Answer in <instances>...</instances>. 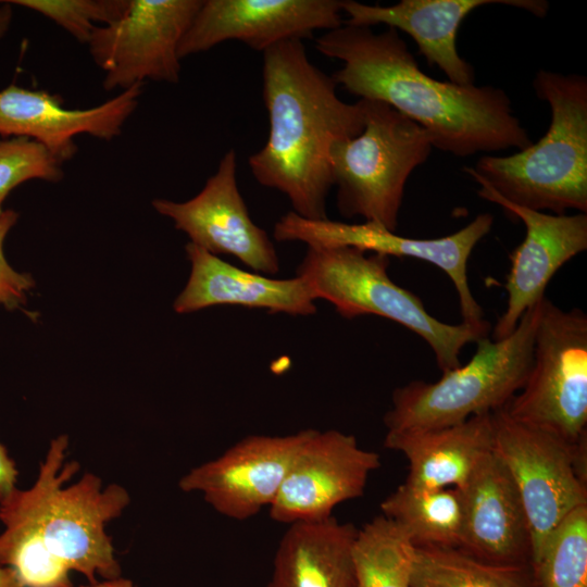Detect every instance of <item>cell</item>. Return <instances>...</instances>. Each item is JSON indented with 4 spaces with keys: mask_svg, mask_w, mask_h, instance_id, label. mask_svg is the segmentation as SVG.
Instances as JSON below:
<instances>
[{
    "mask_svg": "<svg viewBox=\"0 0 587 587\" xmlns=\"http://www.w3.org/2000/svg\"><path fill=\"white\" fill-rule=\"evenodd\" d=\"M315 49L342 62L332 75L337 85L405 115L428 133L433 148L469 157L533 143L504 90L429 77L392 27L375 33L342 23L317 37Z\"/></svg>",
    "mask_w": 587,
    "mask_h": 587,
    "instance_id": "cell-1",
    "label": "cell"
},
{
    "mask_svg": "<svg viewBox=\"0 0 587 587\" xmlns=\"http://www.w3.org/2000/svg\"><path fill=\"white\" fill-rule=\"evenodd\" d=\"M68 437L51 440L37 478L0 503V565L11 567L24 587H74L70 573L89 584L121 576L107 524L129 504L127 490L86 473L65 485L78 470L66 461Z\"/></svg>",
    "mask_w": 587,
    "mask_h": 587,
    "instance_id": "cell-2",
    "label": "cell"
},
{
    "mask_svg": "<svg viewBox=\"0 0 587 587\" xmlns=\"http://www.w3.org/2000/svg\"><path fill=\"white\" fill-rule=\"evenodd\" d=\"M262 53L270 132L265 145L249 157L251 173L262 186L283 192L298 215L328 218L329 147L362 133V100H341L332 75L309 60L301 40L283 41Z\"/></svg>",
    "mask_w": 587,
    "mask_h": 587,
    "instance_id": "cell-3",
    "label": "cell"
},
{
    "mask_svg": "<svg viewBox=\"0 0 587 587\" xmlns=\"http://www.w3.org/2000/svg\"><path fill=\"white\" fill-rule=\"evenodd\" d=\"M533 87L551 109L546 134L511 155H483L464 172L513 204L552 214L569 210L586 214V76L540 70Z\"/></svg>",
    "mask_w": 587,
    "mask_h": 587,
    "instance_id": "cell-4",
    "label": "cell"
},
{
    "mask_svg": "<svg viewBox=\"0 0 587 587\" xmlns=\"http://www.w3.org/2000/svg\"><path fill=\"white\" fill-rule=\"evenodd\" d=\"M539 304L523 314L508 337L478 339L473 357L465 364L444 372L438 380H412L396 388L392 405L384 416L387 432L452 426L504 408L527 379Z\"/></svg>",
    "mask_w": 587,
    "mask_h": 587,
    "instance_id": "cell-5",
    "label": "cell"
},
{
    "mask_svg": "<svg viewBox=\"0 0 587 587\" xmlns=\"http://www.w3.org/2000/svg\"><path fill=\"white\" fill-rule=\"evenodd\" d=\"M388 265L389 257L353 247H308L297 276L316 300L330 302L342 317L374 314L394 321L430 347L442 373L458 367L462 349L488 336L489 322L476 326L439 321L416 295L389 277Z\"/></svg>",
    "mask_w": 587,
    "mask_h": 587,
    "instance_id": "cell-6",
    "label": "cell"
},
{
    "mask_svg": "<svg viewBox=\"0 0 587 587\" xmlns=\"http://www.w3.org/2000/svg\"><path fill=\"white\" fill-rule=\"evenodd\" d=\"M364 129L353 138L329 147L337 208L347 218L396 232L407 180L429 157L428 133L390 105L361 99Z\"/></svg>",
    "mask_w": 587,
    "mask_h": 587,
    "instance_id": "cell-7",
    "label": "cell"
},
{
    "mask_svg": "<svg viewBox=\"0 0 587 587\" xmlns=\"http://www.w3.org/2000/svg\"><path fill=\"white\" fill-rule=\"evenodd\" d=\"M505 405L515 420L586 449L587 315L547 297L539 304L533 361L523 388Z\"/></svg>",
    "mask_w": 587,
    "mask_h": 587,
    "instance_id": "cell-8",
    "label": "cell"
},
{
    "mask_svg": "<svg viewBox=\"0 0 587 587\" xmlns=\"http://www.w3.org/2000/svg\"><path fill=\"white\" fill-rule=\"evenodd\" d=\"M494 453L508 470L532 534V563L561 520L587 504L586 449L513 419L505 407L492 412Z\"/></svg>",
    "mask_w": 587,
    "mask_h": 587,
    "instance_id": "cell-9",
    "label": "cell"
},
{
    "mask_svg": "<svg viewBox=\"0 0 587 587\" xmlns=\"http://www.w3.org/2000/svg\"><path fill=\"white\" fill-rule=\"evenodd\" d=\"M203 0H129L121 18L93 29L90 54L104 72L105 90L145 80L176 84L178 47Z\"/></svg>",
    "mask_w": 587,
    "mask_h": 587,
    "instance_id": "cell-10",
    "label": "cell"
},
{
    "mask_svg": "<svg viewBox=\"0 0 587 587\" xmlns=\"http://www.w3.org/2000/svg\"><path fill=\"white\" fill-rule=\"evenodd\" d=\"M489 213L475 216L466 226L439 238H410L377 224L310 220L288 212L274 225L277 241H300L308 247H353L387 257L414 258L439 267L450 278L459 297L462 323L483 325L484 311L474 298L467 277V263L475 246L490 232Z\"/></svg>",
    "mask_w": 587,
    "mask_h": 587,
    "instance_id": "cell-11",
    "label": "cell"
},
{
    "mask_svg": "<svg viewBox=\"0 0 587 587\" xmlns=\"http://www.w3.org/2000/svg\"><path fill=\"white\" fill-rule=\"evenodd\" d=\"M379 466L378 453L361 448L353 435L309 428L270 515L288 525L328 519L338 504L363 496Z\"/></svg>",
    "mask_w": 587,
    "mask_h": 587,
    "instance_id": "cell-12",
    "label": "cell"
},
{
    "mask_svg": "<svg viewBox=\"0 0 587 587\" xmlns=\"http://www.w3.org/2000/svg\"><path fill=\"white\" fill-rule=\"evenodd\" d=\"M236 172L237 155L230 149L193 198L184 202L154 199L152 207L171 218L189 242L214 255H234L257 273L274 275L279 271L275 247L266 232L251 220Z\"/></svg>",
    "mask_w": 587,
    "mask_h": 587,
    "instance_id": "cell-13",
    "label": "cell"
},
{
    "mask_svg": "<svg viewBox=\"0 0 587 587\" xmlns=\"http://www.w3.org/2000/svg\"><path fill=\"white\" fill-rule=\"evenodd\" d=\"M344 0H204L178 47L180 59L238 40L253 50L313 38L342 25Z\"/></svg>",
    "mask_w": 587,
    "mask_h": 587,
    "instance_id": "cell-14",
    "label": "cell"
},
{
    "mask_svg": "<svg viewBox=\"0 0 587 587\" xmlns=\"http://www.w3.org/2000/svg\"><path fill=\"white\" fill-rule=\"evenodd\" d=\"M309 429L286 436L249 435L191 469L178 486L199 491L220 514L245 521L275 500Z\"/></svg>",
    "mask_w": 587,
    "mask_h": 587,
    "instance_id": "cell-15",
    "label": "cell"
},
{
    "mask_svg": "<svg viewBox=\"0 0 587 587\" xmlns=\"http://www.w3.org/2000/svg\"><path fill=\"white\" fill-rule=\"evenodd\" d=\"M480 186V198L494 202L520 218L525 227L524 240L510 255V270L503 285L508 294L504 312L498 319L492 340L508 337L523 314L545 296L554 274L570 260L587 249V214H548L513 204L489 185Z\"/></svg>",
    "mask_w": 587,
    "mask_h": 587,
    "instance_id": "cell-16",
    "label": "cell"
},
{
    "mask_svg": "<svg viewBox=\"0 0 587 587\" xmlns=\"http://www.w3.org/2000/svg\"><path fill=\"white\" fill-rule=\"evenodd\" d=\"M141 85L89 109H68L57 95L14 84L0 90V135L25 137L42 145L61 163L76 153L80 134L110 140L122 133L138 105Z\"/></svg>",
    "mask_w": 587,
    "mask_h": 587,
    "instance_id": "cell-17",
    "label": "cell"
},
{
    "mask_svg": "<svg viewBox=\"0 0 587 587\" xmlns=\"http://www.w3.org/2000/svg\"><path fill=\"white\" fill-rule=\"evenodd\" d=\"M504 4L526 10L538 17L548 13L542 0H401L391 5L365 4L344 0V24L366 26L385 24L410 35L429 65L438 66L449 82L473 85V66L458 53L455 39L463 20L476 8Z\"/></svg>",
    "mask_w": 587,
    "mask_h": 587,
    "instance_id": "cell-18",
    "label": "cell"
},
{
    "mask_svg": "<svg viewBox=\"0 0 587 587\" xmlns=\"http://www.w3.org/2000/svg\"><path fill=\"white\" fill-rule=\"evenodd\" d=\"M463 529L459 548L480 560L532 565V534L516 487L494 451L459 489Z\"/></svg>",
    "mask_w": 587,
    "mask_h": 587,
    "instance_id": "cell-19",
    "label": "cell"
},
{
    "mask_svg": "<svg viewBox=\"0 0 587 587\" xmlns=\"http://www.w3.org/2000/svg\"><path fill=\"white\" fill-rule=\"evenodd\" d=\"M185 250L191 271L185 288L175 299L174 310L177 313H190L221 304L290 315L316 312V298L299 276L278 279L251 273L191 242L186 245Z\"/></svg>",
    "mask_w": 587,
    "mask_h": 587,
    "instance_id": "cell-20",
    "label": "cell"
},
{
    "mask_svg": "<svg viewBox=\"0 0 587 587\" xmlns=\"http://www.w3.org/2000/svg\"><path fill=\"white\" fill-rule=\"evenodd\" d=\"M384 446L407 458L405 484L462 489L494 451L492 413L477 414L441 428L387 432Z\"/></svg>",
    "mask_w": 587,
    "mask_h": 587,
    "instance_id": "cell-21",
    "label": "cell"
},
{
    "mask_svg": "<svg viewBox=\"0 0 587 587\" xmlns=\"http://www.w3.org/2000/svg\"><path fill=\"white\" fill-rule=\"evenodd\" d=\"M358 528L330 516L289 524L266 587H355L352 549Z\"/></svg>",
    "mask_w": 587,
    "mask_h": 587,
    "instance_id": "cell-22",
    "label": "cell"
},
{
    "mask_svg": "<svg viewBox=\"0 0 587 587\" xmlns=\"http://www.w3.org/2000/svg\"><path fill=\"white\" fill-rule=\"evenodd\" d=\"M380 510L415 547L461 544L463 501L457 488H420L403 483L382 501Z\"/></svg>",
    "mask_w": 587,
    "mask_h": 587,
    "instance_id": "cell-23",
    "label": "cell"
},
{
    "mask_svg": "<svg viewBox=\"0 0 587 587\" xmlns=\"http://www.w3.org/2000/svg\"><path fill=\"white\" fill-rule=\"evenodd\" d=\"M411 587H539L532 565L497 564L459 547H415Z\"/></svg>",
    "mask_w": 587,
    "mask_h": 587,
    "instance_id": "cell-24",
    "label": "cell"
},
{
    "mask_svg": "<svg viewBox=\"0 0 587 587\" xmlns=\"http://www.w3.org/2000/svg\"><path fill=\"white\" fill-rule=\"evenodd\" d=\"M415 546L391 520L378 515L358 529L352 559L355 587H411Z\"/></svg>",
    "mask_w": 587,
    "mask_h": 587,
    "instance_id": "cell-25",
    "label": "cell"
},
{
    "mask_svg": "<svg viewBox=\"0 0 587 587\" xmlns=\"http://www.w3.org/2000/svg\"><path fill=\"white\" fill-rule=\"evenodd\" d=\"M532 567L539 587H587V504L561 520Z\"/></svg>",
    "mask_w": 587,
    "mask_h": 587,
    "instance_id": "cell-26",
    "label": "cell"
},
{
    "mask_svg": "<svg viewBox=\"0 0 587 587\" xmlns=\"http://www.w3.org/2000/svg\"><path fill=\"white\" fill-rule=\"evenodd\" d=\"M36 11L87 43L98 23L109 25L123 16L129 0H7Z\"/></svg>",
    "mask_w": 587,
    "mask_h": 587,
    "instance_id": "cell-27",
    "label": "cell"
},
{
    "mask_svg": "<svg viewBox=\"0 0 587 587\" xmlns=\"http://www.w3.org/2000/svg\"><path fill=\"white\" fill-rule=\"evenodd\" d=\"M62 163L39 142L12 137L0 140V215L3 202L18 185L32 180L59 182Z\"/></svg>",
    "mask_w": 587,
    "mask_h": 587,
    "instance_id": "cell-28",
    "label": "cell"
},
{
    "mask_svg": "<svg viewBox=\"0 0 587 587\" xmlns=\"http://www.w3.org/2000/svg\"><path fill=\"white\" fill-rule=\"evenodd\" d=\"M18 218L14 210H4L0 215V304L8 310L21 309L27 300V292L35 286L29 274L15 271L3 253V242Z\"/></svg>",
    "mask_w": 587,
    "mask_h": 587,
    "instance_id": "cell-29",
    "label": "cell"
},
{
    "mask_svg": "<svg viewBox=\"0 0 587 587\" xmlns=\"http://www.w3.org/2000/svg\"><path fill=\"white\" fill-rule=\"evenodd\" d=\"M17 474L15 462L0 442V503L17 488Z\"/></svg>",
    "mask_w": 587,
    "mask_h": 587,
    "instance_id": "cell-30",
    "label": "cell"
},
{
    "mask_svg": "<svg viewBox=\"0 0 587 587\" xmlns=\"http://www.w3.org/2000/svg\"><path fill=\"white\" fill-rule=\"evenodd\" d=\"M0 587H24L15 572L8 566L0 565Z\"/></svg>",
    "mask_w": 587,
    "mask_h": 587,
    "instance_id": "cell-31",
    "label": "cell"
},
{
    "mask_svg": "<svg viewBox=\"0 0 587 587\" xmlns=\"http://www.w3.org/2000/svg\"><path fill=\"white\" fill-rule=\"evenodd\" d=\"M0 38L8 32L12 21V8L11 4L0 1Z\"/></svg>",
    "mask_w": 587,
    "mask_h": 587,
    "instance_id": "cell-32",
    "label": "cell"
},
{
    "mask_svg": "<svg viewBox=\"0 0 587 587\" xmlns=\"http://www.w3.org/2000/svg\"><path fill=\"white\" fill-rule=\"evenodd\" d=\"M79 587H136L132 580L122 578L121 576L113 579H104L95 584L82 585Z\"/></svg>",
    "mask_w": 587,
    "mask_h": 587,
    "instance_id": "cell-33",
    "label": "cell"
}]
</instances>
